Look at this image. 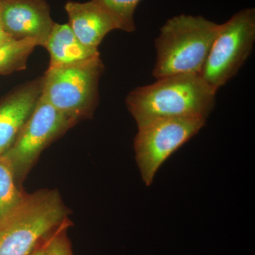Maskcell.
I'll list each match as a JSON object with an SVG mask.
<instances>
[{
    "instance_id": "obj_1",
    "label": "cell",
    "mask_w": 255,
    "mask_h": 255,
    "mask_svg": "<svg viewBox=\"0 0 255 255\" xmlns=\"http://www.w3.org/2000/svg\"><path fill=\"white\" fill-rule=\"evenodd\" d=\"M216 95L198 74H178L134 89L126 103L138 128L159 119H207L214 110Z\"/></svg>"
},
{
    "instance_id": "obj_2",
    "label": "cell",
    "mask_w": 255,
    "mask_h": 255,
    "mask_svg": "<svg viewBox=\"0 0 255 255\" xmlns=\"http://www.w3.org/2000/svg\"><path fill=\"white\" fill-rule=\"evenodd\" d=\"M219 28L202 16L181 14L167 20L155 40L154 78L199 75Z\"/></svg>"
},
{
    "instance_id": "obj_3",
    "label": "cell",
    "mask_w": 255,
    "mask_h": 255,
    "mask_svg": "<svg viewBox=\"0 0 255 255\" xmlns=\"http://www.w3.org/2000/svg\"><path fill=\"white\" fill-rule=\"evenodd\" d=\"M69 214L59 193L44 189L27 195L0 225V255H30Z\"/></svg>"
},
{
    "instance_id": "obj_4",
    "label": "cell",
    "mask_w": 255,
    "mask_h": 255,
    "mask_svg": "<svg viewBox=\"0 0 255 255\" xmlns=\"http://www.w3.org/2000/svg\"><path fill=\"white\" fill-rule=\"evenodd\" d=\"M104 70L100 55L48 68L42 77L41 97L75 122L91 117L98 104L99 82Z\"/></svg>"
},
{
    "instance_id": "obj_5",
    "label": "cell",
    "mask_w": 255,
    "mask_h": 255,
    "mask_svg": "<svg viewBox=\"0 0 255 255\" xmlns=\"http://www.w3.org/2000/svg\"><path fill=\"white\" fill-rule=\"evenodd\" d=\"M255 42V10L238 11L220 24L199 75L217 92L237 75L249 58Z\"/></svg>"
},
{
    "instance_id": "obj_6",
    "label": "cell",
    "mask_w": 255,
    "mask_h": 255,
    "mask_svg": "<svg viewBox=\"0 0 255 255\" xmlns=\"http://www.w3.org/2000/svg\"><path fill=\"white\" fill-rule=\"evenodd\" d=\"M199 117L159 119L138 127L134 138L135 159L142 180L149 186L169 156L206 125Z\"/></svg>"
},
{
    "instance_id": "obj_7",
    "label": "cell",
    "mask_w": 255,
    "mask_h": 255,
    "mask_svg": "<svg viewBox=\"0 0 255 255\" xmlns=\"http://www.w3.org/2000/svg\"><path fill=\"white\" fill-rule=\"evenodd\" d=\"M76 123L41 96L14 143L1 155L16 181L24 178L47 146Z\"/></svg>"
},
{
    "instance_id": "obj_8",
    "label": "cell",
    "mask_w": 255,
    "mask_h": 255,
    "mask_svg": "<svg viewBox=\"0 0 255 255\" xmlns=\"http://www.w3.org/2000/svg\"><path fill=\"white\" fill-rule=\"evenodd\" d=\"M0 22L11 39L33 40L41 46L55 23L47 0H1Z\"/></svg>"
},
{
    "instance_id": "obj_9",
    "label": "cell",
    "mask_w": 255,
    "mask_h": 255,
    "mask_svg": "<svg viewBox=\"0 0 255 255\" xmlns=\"http://www.w3.org/2000/svg\"><path fill=\"white\" fill-rule=\"evenodd\" d=\"M70 28L85 46L98 49L105 37L113 30H122L120 21L100 0L85 3L68 1L65 5Z\"/></svg>"
},
{
    "instance_id": "obj_10",
    "label": "cell",
    "mask_w": 255,
    "mask_h": 255,
    "mask_svg": "<svg viewBox=\"0 0 255 255\" xmlns=\"http://www.w3.org/2000/svg\"><path fill=\"white\" fill-rule=\"evenodd\" d=\"M42 78L18 87L0 103V156L12 145L41 96Z\"/></svg>"
},
{
    "instance_id": "obj_11",
    "label": "cell",
    "mask_w": 255,
    "mask_h": 255,
    "mask_svg": "<svg viewBox=\"0 0 255 255\" xmlns=\"http://www.w3.org/2000/svg\"><path fill=\"white\" fill-rule=\"evenodd\" d=\"M43 47L50 54L49 68L79 63L100 55L98 49L81 43L68 23H55Z\"/></svg>"
},
{
    "instance_id": "obj_12",
    "label": "cell",
    "mask_w": 255,
    "mask_h": 255,
    "mask_svg": "<svg viewBox=\"0 0 255 255\" xmlns=\"http://www.w3.org/2000/svg\"><path fill=\"white\" fill-rule=\"evenodd\" d=\"M16 182L9 164L0 156V225L14 212L26 196L18 189Z\"/></svg>"
},
{
    "instance_id": "obj_13",
    "label": "cell",
    "mask_w": 255,
    "mask_h": 255,
    "mask_svg": "<svg viewBox=\"0 0 255 255\" xmlns=\"http://www.w3.org/2000/svg\"><path fill=\"white\" fill-rule=\"evenodd\" d=\"M38 44L33 40H9L0 45V74L24 70L30 54Z\"/></svg>"
},
{
    "instance_id": "obj_14",
    "label": "cell",
    "mask_w": 255,
    "mask_h": 255,
    "mask_svg": "<svg viewBox=\"0 0 255 255\" xmlns=\"http://www.w3.org/2000/svg\"><path fill=\"white\" fill-rule=\"evenodd\" d=\"M109 11L122 23L123 31H135L134 14L141 0H100Z\"/></svg>"
},
{
    "instance_id": "obj_15",
    "label": "cell",
    "mask_w": 255,
    "mask_h": 255,
    "mask_svg": "<svg viewBox=\"0 0 255 255\" xmlns=\"http://www.w3.org/2000/svg\"><path fill=\"white\" fill-rule=\"evenodd\" d=\"M64 227L63 225L47 239L46 255H73Z\"/></svg>"
},
{
    "instance_id": "obj_16",
    "label": "cell",
    "mask_w": 255,
    "mask_h": 255,
    "mask_svg": "<svg viewBox=\"0 0 255 255\" xmlns=\"http://www.w3.org/2000/svg\"><path fill=\"white\" fill-rule=\"evenodd\" d=\"M11 39V38H10L9 35L5 32L4 28L2 27V25H1V22H0V45Z\"/></svg>"
},
{
    "instance_id": "obj_17",
    "label": "cell",
    "mask_w": 255,
    "mask_h": 255,
    "mask_svg": "<svg viewBox=\"0 0 255 255\" xmlns=\"http://www.w3.org/2000/svg\"><path fill=\"white\" fill-rule=\"evenodd\" d=\"M30 255H46V243L35 249Z\"/></svg>"
},
{
    "instance_id": "obj_18",
    "label": "cell",
    "mask_w": 255,
    "mask_h": 255,
    "mask_svg": "<svg viewBox=\"0 0 255 255\" xmlns=\"http://www.w3.org/2000/svg\"><path fill=\"white\" fill-rule=\"evenodd\" d=\"M1 0H0V3H1Z\"/></svg>"
}]
</instances>
